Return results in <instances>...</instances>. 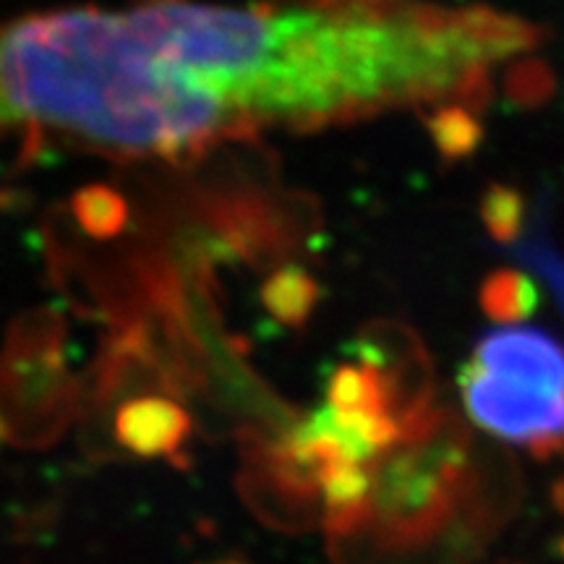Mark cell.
Wrapping results in <instances>:
<instances>
[{"instance_id":"obj_4","label":"cell","mask_w":564,"mask_h":564,"mask_svg":"<svg viewBox=\"0 0 564 564\" xmlns=\"http://www.w3.org/2000/svg\"><path fill=\"white\" fill-rule=\"evenodd\" d=\"M329 405L345 413H361V415H392L390 408V384L387 377L377 366H340L333 373L327 387Z\"/></svg>"},{"instance_id":"obj_2","label":"cell","mask_w":564,"mask_h":564,"mask_svg":"<svg viewBox=\"0 0 564 564\" xmlns=\"http://www.w3.org/2000/svg\"><path fill=\"white\" fill-rule=\"evenodd\" d=\"M463 403L484 432L528 449L564 444V345L535 327H502L460 373Z\"/></svg>"},{"instance_id":"obj_6","label":"cell","mask_w":564,"mask_h":564,"mask_svg":"<svg viewBox=\"0 0 564 564\" xmlns=\"http://www.w3.org/2000/svg\"><path fill=\"white\" fill-rule=\"evenodd\" d=\"M76 217L91 236L110 238L123 228L126 207L108 188H89L76 199Z\"/></svg>"},{"instance_id":"obj_1","label":"cell","mask_w":564,"mask_h":564,"mask_svg":"<svg viewBox=\"0 0 564 564\" xmlns=\"http://www.w3.org/2000/svg\"><path fill=\"white\" fill-rule=\"evenodd\" d=\"M539 32L434 0H137L0 26V137L178 158L267 129L478 102Z\"/></svg>"},{"instance_id":"obj_5","label":"cell","mask_w":564,"mask_h":564,"mask_svg":"<svg viewBox=\"0 0 564 564\" xmlns=\"http://www.w3.org/2000/svg\"><path fill=\"white\" fill-rule=\"evenodd\" d=\"M264 306L274 319L288 324V327H301L308 319L319 299V288L308 272L299 267H288V270L274 272L264 282L262 291Z\"/></svg>"},{"instance_id":"obj_3","label":"cell","mask_w":564,"mask_h":564,"mask_svg":"<svg viewBox=\"0 0 564 564\" xmlns=\"http://www.w3.org/2000/svg\"><path fill=\"white\" fill-rule=\"evenodd\" d=\"M192 434V419L165 398H139L116 415V436L139 457H173Z\"/></svg>"}]
</instances>
